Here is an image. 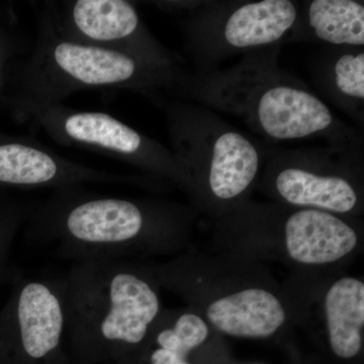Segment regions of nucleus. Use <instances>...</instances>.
Listing matches in <instances>:
<instances>
[{
    "label": "nucleus",
    "mask_w": 364,
    "mask_h": 364,
    "mask_svg": "<svg viewBox=\"0 0 364 364\" xmlns=\"http://www.w3.org/2000/svg\"><path fill=\"white\" fill-rule=\"evenodd\" d=\"M280 48L246 53L224 70L189 73L181 98L234 114L273 142L322 138L332 149L360 157L359 133L335 117L303 81L279 68Z\"/></svg>",
    "instance_id": "f257e3e1"
},
{
    "label": "nucleus",
    "mask_w": 364,
    "mask_h": 364,
    "mask_svg": "<svg viewBox=\"0 0 364 364\" xmlns=\"http://www.w3.org/2000/svg\"><path fill=\"white\" fill-rule=\"evenodd\" d=\"M62 282L66 334L81 364L117 360L148 338L159 317L156 289L129 263L80 261Z\"/></svg>",
    "instance_id": "f03ea898"
},
{
    "label": "nucleus",
    "mask_w": 364,
    "mask_h": 364,
    "mask_svg": "<svg viewBox=\"0 0 364 364\" xmlns=\"http://www.w3.org/2000/svg\"><path fill=\"white\" fill-rule=\"evenodd\" d=\"M189 72L153 65L124 54L72 40L40 14L33 54L23 69L21 105L61 104L88 90H130L161 107L181 97Z\"/></svg>",
    "instance_id": "7ed1b4c3"
},
{
    "label": "nucleus",
    "mask_w": 364,
    "mask_h": 364,
    "mask_svg": "<svg viewBox=\"0 0 364 364\" xmlns=\"http://www.w3.org/2000/svg\"><path fill=\"white\" fill-rule=\"evenodd\" d=\"M170 215L133 198L58 189L33 210V240L53 244L60 257L119 260L151 237L166 233Z\"/></svg>",
    "instance_id": "20e7f679"
},
{
    "label": "nucleus",
    "mask_w": 364,
    "mask_h": 364,
    "mask_svg": "<svg viewBox=\"0 0 364 364\" xmlns=\"http://www.w3.org/2000/svg\"><path fill=\"white\" fill-rule=\"evenodd\" d=\"M161 109L186 184L203 186L220 202L243 196L264 164V148L203 105L170 100Z\"/></svg>",
    "instance_id": "39448f33"
},
{
    "label": "nucleus",
    "mask_w": 364,
    "mask_h": 364,
    "mask_svg": "<svg viewBox=\"0 0 364 364\" xmlns=\"http://www.w3.org/2000/svg\"><path fill=\"white\" fill-rule=\"evenodd\" d=\"M298 14L291 0L196 4L184 23L186 50L196 72L213 71L228 57L287 43Z\"/></svg>",
    "instance_id": "423d86ee"
},
{
    "label": "nucleus",
    "mask_w": 364,
    "mask_h": 364,
    "mask_svg": "<svg viewBox=\"0 0 364 364\" xmlns=\"http://www.w3.org/2000/svg\"><path fill=\"white\" fill-rule=\"evenodd\" d=\"M21 109L60 145L100 153L186 184L170 149L111 114L78 111L61 104L21 105Z\"/></svg>",
    "instance_id": "0eeeda50"
},
{
    "label": "nucleus",
    "mask_w": 364,
    "mask_h": 364,
    "mask_svg": "<svg viewBox=\"0 0 364 364\" xmlns=\"http://www.w3.org/2000/svg\"><path fill=\"white\" fill-rule=\"evenodd\" d=\"M41 14L72 40L124 53L163 68L184 70L181 58L150 33L130 1L49 2Z\"/></svg>",
    "instance_id": "6e6552de"
},
{
    "label": "nucleus",
    "mask_w": 364,
    "mask_h": 364,
    "mask_svg": "<svg viewBox=\"0 0 364 364\" xmlns=\"http://www.w3.org/2000/svg\"><path fill=\"white\" fill-rule=\"evenodd\" d=\"M332 150L264 149L265 162L279 198L301 208L335 215L353 212L359 203L358 191L346 174L339 171L343 167L333 161L341 151Z\"/></svg>",
    "instance_id": "1a4fd4ad"
},
{
    "label": "nucleus",
    "mask_w": 364,
    "mask_h": 364,
    "mask_svg": "<svg viewBox=\"0 0 364 364\" xmlns=\"http://www.w3.org/2000/svg\"><path fill=\"white\" fill-rule=\"evenodd\" d=\"M6 331L21 364H57L66 334L62 280L26 282L7 314Z\"/></svg>",
    "instance_id": "9d476101"
},
{
    "label": "nucleus",
    "mask_w": 364,
    "mask_h": 364,
    "mask_svg": "<svg viewBox=\"0 0 364 364\" xmlns=\"http://www.w3.org/2000/svg\"><path fill=\"white\" fill-rule=\"evenodd\" d=\"M289 256L303 264L336 262L358 243L355 230L338 215L313 208H299L284 224Z\"/></svg>",
    "instance_id": "9b49d317"
},
{
    "label": "nucleus",
    "mask_w": 364,
    "mask_h": 364,
    "mask_svg": "<svg viewBox=\"0 0 364 364\" xmlns=\"http://www.w3.org/2000/svg\"><path fill=\"white\" fill-rule=\"evenodd\" d=\"M208 321L225 334L241 338H267L286 322L279 299L262 289H247L213 301Z\"/></svg>",
    "instance_id": "f8f14e48"
},
{
    "label": "nucleus",
    "mask_w": 364,
    "mask_h": 364,
    "mask_svg": "<svg viewBox=\"0 0 364 364\" xmlns=\"http://www.w3.org/2000/svg\"><path fill=\"white\" fill-rule=\"evenodd\" d=\"M289 41L330 47L364 48V6L355 0H312L299 4Z\"/></svg>",
    "instance_id": "ddd939ff"
},
{
    "label": "nucleus",
    "mask_w": 364,
    "mask_h": 364,
    "mask_svg": "<svg viewBox=\"0 0 364 364\" xmlns=\"http://www.w3.org/2000/svg\"><path fill=\"white\" fill-rule=\"evenodd\" d=\"M316 63L318 86L358 123L364 119V49L330 47Z\"/></svg>",
    "instance_id": "4468645a"
},
{
    "label": "nucleus",
    "mask_w": 364,
    "mask_h": 364,
    "mask_svg": "<svg viewBox=\"0 0 364 364\" xmlns=\"http://www.w3.org/2000/svg\"><path fill=\"white\" fill-rule=\"evenodd\" d=\"M325 314L333 352L344 359L358 355L363 345V282L352 277L337 280L326 294Z\"/></svg>",
    "instance_id": "2eb2a0df"
},
{
    "label": "nucleus",
    "mask_w": 364,
    "mask_h": 364,
    "mask_svg": "<svg viewBox=\"0 0 364 364\" xmlns=\"http://www.w3.org/2000/svg\"><path fill=\"white\" fill-rule=\"evenodd\" d=\"M208 336V325L200 316L183 313L174 320L173 325L158 330L155 342L160 348L186 358L191 351L207 340Z\"/></svg>",
    "instance_id": "dca6fc26"
},
{
    "label": "nucleus",
    "mask_w": 364,
    "mask_h": 364,
    "mask_svg": "<svg viewBox=\"0 0 364 364\" xmlns=\"http://www.w3.org/2000/svg\"><path fill=\"white\" fill-rule=\"evenodd\" d=\"M150 363L151 364H189L186 358L160 347L151 353Z\"/></svg>",
    "instance_id": "f3484780"
}]
</instances>
